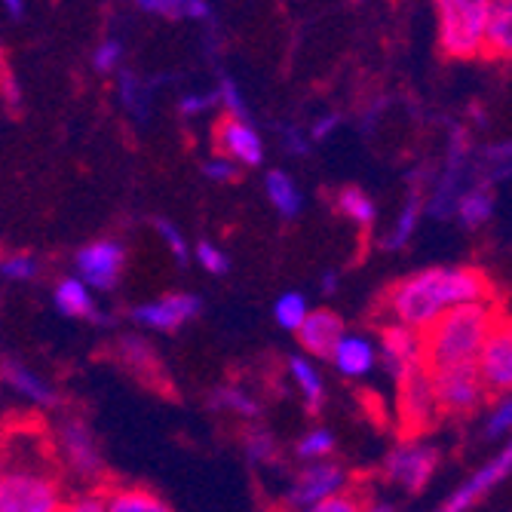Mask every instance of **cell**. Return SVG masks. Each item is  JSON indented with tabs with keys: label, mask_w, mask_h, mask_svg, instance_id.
Returning <instances> with one entry per match:
<instances>
[{
	"label": "cell",
	"mask_w": 512,
	"mask_h": 512,
	"mask_svg": "<svg viewBox=\"0 0 512 512\" xmlns=\"http://www.w3.org/2000/svg\"><path fill=\"white\" fill-rule=\"evenodd\" d=\"M120 96H123V105L129 108L132 117H138V120L148 117V96H145V89H142V80H138L132 71L120 74Z\"/></svg>",
	"instance_id": "4dcf8cb0"
},
{
	"label": "cell",
	"mask_w": 512,
	"mask_h": 512,
	"mask_svg": "<svg viewBox=\"0 0 512 512\" xmlns=\"http://www.w3.org/2000/svg\"><path fill=\"white\" fill-rule=\"evenodd\" d=\"M218 148L224 151L227 160H237L243 166H261L264 160V145L261 135L240 117H224L218 126Z\"/></svg>",
	"instance_id": "2e32d148"
},
{
	"label": "cell",
	"mask_w": 512,
	"mask_h": 512,
	"mask_svg": "<svg viewBox=\"0 0 512 512\" xmlns=\"http://www.w3.org/2000/svg\"><path fill=\"white\" fill-rule=\"evenodd\" d=\"M463 160H467V148H463V135L454 132V145H451V160H448V169H445V178L439 181V188L430 200V212L433 218H445L454 203H457V194H460V178H463Z\"/></svg>",
	"instance_id": "ac0fdd59"
},
{
	"label": "cell",
	"mask_w": 512,
	"mask_h": 512,
	"mask_svg": "<svg viewBox=\"0 0 512 512\" xmlns=\"http://www.w3.org/2000/svg\"><path fill=\"white\" fill-rule=\"evenodd\" d=\"M56 445H59L65 463L80 479H96L102 473L105 463H102L96 436H92V430L83 421H77V417H65V421L59 424Z\"/></svg>",
	"instance_id": "30bf717a"
},
{
	"label": "cell",
	"mask_w": 512,
	"mask_h": 512,
	"mask_svg": "<svg viewBox=\"0 0 512 512\" xmlns=\"http://www.w3.org/2000/svg\"><path fill=\"white\" fill-rule=\"evenodd\" d=\"M509 424H512V405H509V399H503V402L488 414V421H485V439H488V442L506 439Z\"/></svg>",
	"instance_id": "d590c367"
},
{
	"label": "cell",
	"mask_w": 512,
	"mask_h": 512,
	"mask_svg": "<svg viewBox=\"0 0 512 512\" xmlns=\"http://www.w3.org/2000/svg\"><path fill=\"white\" fill-rule=\"evenodd\" d=\"M138 7L142 10H151V13H157V7H160V0H135Z\"/></svg>",
	"instance_id": "f907efd6"
},
{
	"label": "cell",
	"mask_w": 512,
	"mask_h": 512,
	"mask_svg": "<svg viewBox=\"0 0 512 512\" xmlns=\"http://www.w3.org/2000/svg\"><path fill=\"white\" fill-rule=\"evenodd\" d=\"M203 310V301L197 295L188 292H169L160 301H148L138 304L132 310V319L145 329H157V332H175L184 322H191L197 313Z\"/></svg>",
	"instance_id": "7c38bea8"
},
{
	"label": "cell",
	"mask_w": 512,
	"mask_h": 512,
	"mask_svg": "<svg viewBox=\"0 0 512 512\" xmlns=\"http://www.w3.org/2000/svg\"><path fill=\"white\" fill-rule=\"evenodd\" d=\"M497 313L491 301L479 304H457L445 310L430 329L421 332L424 368L442 371L460 362H476L488 332L497 325Z\"/></svg>",
	"instance_id": "3957f363"
},
{
	"label": "cell",
	"mask_w": 512,
	"mask_h": 512,
	"mask_svg": "<svg viewBox=\"0 0 512 512\" xmlns=\"http://www.w3.org/2000/svg\"><path fill=\"white\" fill-rule=\"evenodd\" d=\"M4 10H7L13 19H22V13H25V0H4Z\"/></svg>",
	"instance_id": "c3c4849f"
},
{
	"label": "cell",
	"mask_w": 512,
	"mask_h": 512,
	"mask_svg": "<svg viewBox=\"0 0 512 512\" xmlns=\"http://www.w3.org/2000/svg\"><path fill=\"white\" fill-rule=\"evenodd\" d=\"M212 408L237 414V417H249V421H255V417L261 414V405L240 387H218L212 393Z\"/></svg>",
	"instance_id": "83f0119b"
},
{
	"label": "cell",
	"mask_w": 512,
	"mask_h": 512,
	"mask_svg": "<svg viewBox=\"0 0 512 512\" xmlns=\"http://www.w3.org/2000/svg\"><path fill=\"white\" fill-rule=\"evenodd\" d=\"M0 512H62L56 460L46 439L0 436Z\"/></svg>",
	"instance_id": "7a4b0ae2"
},
{
	"label": "cell",
	"mask_w": 512,
	"mask_h": 512,
	"mask_svg": "<svg viewBox=\"0 0 512 512\" xmlns=\"http://www.w3.org/2000/svg\"><path fill=\"white\" fill-rule=\"evenodd\" d=\"M488 276L473 267H433L414 273L390 289V316L396 325L424 332L451 307L491 301Z\"/></svg>",
	"instance_id": "6da1fadb"
},
{
	"label": "cell",
	"mask_w": 512,
	"mask_h": 512,
	"mask_svg": "<svg viewBox=\"0 0 512 512\" xmlns=\"http://www.w3.org/2000/svg\"><path fill=\"white\" fill-rule=\"evenodd\" d=\"M399 384V421L402 430L417 436L433 427L436 414H439V402H436V390H433V375L417 365L411 371H405L402 378H396Z\"/></svg>",
	"instance_id": "5b68a950"
},
{
	"label": "cell",
	"mask_w": 512,
	"mask_h": 512,
	"mask_svg": "<svg viewBox=\"0 0 512 512\" xmlns=\"http://www.w3.org/2000/svg\"><path fill=\"white\" fill-rule=\"evenodd\" d=\"M289 371H292V378H295V384H298V390L304 396L307 411L316 414L322 408V402H325V387H322V378H319L316 365L310 359H304V356H292L289 359Z\"/></svg>",
	"instance_id": "d4e9b609"
},
{
	"label": "cell",
	"mask_w": 512,
	"mask_h": 512,
	"mask_svg": "<svg viewBox=\"0 0 512 512\" xmlns=\"http://www.w3.org/2000/svg\"><path fill=\"white\" fill-rule=\"evenodd\" d=\"M421 215H424V206H421V197L417 194H411L408 197V203H405V209H402V215H399V221H396V227L390 230V237H387V249H399V246H405L408 240H411V234H414V227H417V221H421Z\"/></svg>",
	"instance_id": "f546056e"
},
{
	"label": "cell",
	"mask_w": 512,
	"mask_h": 512,
	"mask_svg": "<svg viewBox=\"0 0 512 512\" xmlns=\"http://www.w3.org/2000/svg\"><path fill=\"white\" fill-rule=\"evenodd\" d=\"M433 375V390H436V402L439 411H451V414H470L485 402V384L479 378L476 362H460L442 371H430Z\"/></svg>",
	"instance_id": "8992f818"
},
{
	"label": "cell",
	"mask_w": 512,
	"mask_h": 512,
	"mask_svg": "<svg viewBox=\"0 0 512 512\" xmlns=\"http://www.w3.org/2000/svg\"><path fill=\"white\" fill-rule=\"evenodd\" d=\"M74 264L80 273L77 276L80 283H86L89 289H99V292H111L123 273L126 252L117 240H96L77 252Z\"/></svg>",
	"instance_id": "9c48e42d"
},
{
	"label": "cell",
	"mask_w": 512,
	"mask_h": 512,
	"mask_svg": "<svg viewBox=\"0 0 512 512\" xmlns=\"http://www.w3.org/2000/svg\"><path fill=\"white\" fill-rule=\"evenodd\" d=\"M454 212H457V218H460L463 227H470V230L473 227H482L494 215V197H491L488 188H482V184H479V188H470V191H463L457 197Z\"/></svg>",
	"instance_id": "603a6c76"
},
{
	"label": "cell",
	"mask_w": 512,
	"mask_h": 512,
	"mask_svg": "<svg viewBox=\"0 0 512 512\" xmlns=\"http://www.w3.org/2000/svg\"><path fill=\"white\" fill-rule=\"evenodd\" d=\"M332 362L338 365V371L344 378H362V375H368L371 368H375L378 350L362 335H344L338 341V347L332 350Z\"/></svg>",
	"instance_id": "e0dca14e"
},
{
	"label": "cell",
	"mask_w": 512,
	"mask_h": 512,
	"mask_svg": "<svg viewBox=\"0 0 512 512\" xmlns=\"http://www.w3.org/2000/svg\"><path fill=\"white\" fill-rule=\"evenodd\" d=\"M215 102H218L215 96H184L178 108H181V114H188V117H191V114H200V111L212 108Z\"/></svg>",
	"instance_id": "ee69618b"
},
{
	"label": "cell",
	"mask_w": 512,
	"mask_h": 512,
	"mask_svg": "<svg viewBox=\"0 0 512 512\" xmlns=\"http://www.w3.org/2000/svg\"><path fill=\"white\" fill-rule=\"evenodd\" d=\"M359 512H399V509L387 500H368V503H362Z\"/></svg>",
	"instance_id": "f6af8a7d"
},
{
	"label": "cell",
	"mask_w": 512,
	"mask_h": 512,
	"mask_svg": "<svg viewBox=\"0 0 512 512\" xmlns=\"http://www.w3.org/2000/svg\"><path fill=\"white\" fill-rule=\"evenodd\" d=\"M482 50L488 56H500V59H506L512 53V7H491L488 10Z\"/></svg>",
	"instance_id": "44dd1931"
},
{
	"label": "cell",
	"mask_w": 512,
	"mask_h": 512,
	"mask_svg": "<svg viewBox=\"0 0 512 512\" xmlns=\"http://www.w3.org/2000/svg\"><path fill=\"white\" fill-rule=\"evenodd\" d=\"M215 99L224 105V111H227V117H246V102H243V92H240V86L234 83V80H221V86H218V92H215Z\"/></svg>",
	"instance_id": "836d02e7"
},
{
	"label": "cell",
	"mask_w": 512,
	"mask_h": 512,
	"mask_svg": "<svg viewBox=\"0 0 512 512\" xmlns=\"http://www.w3.org/2000/svg\"><path fill=\"white\" fill-rule=\"evenodd\" d=\"M338 126V117H325V120H319L316 126H313V138H322V135H329L332 129Z\"/></svg>",
	"instance_id": "bcb514c9"
},
{
	"label": "cell",
	"mask_w": 512,
	"mask_h": 512,
	"mask_svg": "<svg viewBox=\"0 0 512 512\" xmlns=\"http://www.w3.org/2000/svg\"><path fill=\"white\" fill-rule=\"evenodd\" d=\"M264 191H267V200L273 203V209L286 218H295L301 212V191L298 184L286 175V172H270L264 178Z\"/></svg>",
	"instance_id": "cb8c5ba5"
},
{
	"label": "cell",
	"mask_w": 512,
	"mask_h": 512,
	"mask_svg": "<svg viewBox=\"0 0 512 512\" xmlns=\"http://www.w3.org/2000/svg\"><path fill=\"white\" fill-rule=\"evenodd\" d=\"M338 209H341L344 218H350L362 230H368L371 224H375V218H378V206L371 203V197L362 194L359 188H344L341 197H338Z\"/></svg>",
	"instance_id": "484cf974"
},
{
	"label": "cell",
	"mask_w": 512,
	"mask_h": 512,
	"mask_svg": "<svg viewBox=\"0 0 512 512\" xmlns=\"http://www.w3.org/2000/svg\"><path fill=\"white\" fill-rule=\"evenodd\" d=\"M322 289H325V295H335L338 292V276L335 273H325L322 276Z\"/></svg>",
	"instance_id": "681fc988"
},
{
	"label": "cell",
	"mask_w": 512,
	"mask_h": 512,
	"mask_svg": "<svg viewBox=\"0 0 512 512\" xmlns=\"http://www.w3.org/2000/svg\"><path fill=\"white\" fill-rule=\"evenodd\" d=\"M359 509H362V497H359V494L341 491V494H335V497H329V500H322V503H316V506H310V509H304V512H359Z\"/></svg>",
	"instance_id": "8d00e7d4"
},
{
	"label": "cell",
	"mask_w": 512,
	"mask_h": 512,
	"mask_svg": "<svg viewBox=\"0 0 512 512\" xmlns=\"http://www.w3.org/2000/svg\"><path fill=\"white\" fill-rule=\"evenodd\" d=\"M102 497L105 512H172V506L148 488H111Z\"/></svg>",
	"instance_id": "ffe728a7"
},
{
	"label": "cell",
	"mask_w": 512,
	"mask_h": 512,
	"mask_svg": "<svg viewBox=\"0 0 512 512\" xmlns=\"http://www.w3.org/2000/svg\"><path fill=\"white\" fill-rule=\"evenodd\" d=\"M197 261H200V264H203V270H209L212 276H221V273H227V270H230L227 255H224L221 249H215L212 243H200V246H197Z\"/></svg>",
	"instance_id": "f35d334b"
},
{
	"label": "cell",
	"mask_w": 512,
	"mask_h": 512,
	"mask_svg": "<svg viewBox=\"0 0 512 512\" xmlns=\"http://www.w3.org/2000/svg\"><path fill=\"white\" fill-rule=\"evenodd\" d=\"M184 4V0H160V7H157V13H163V16H178V7Z\"/></svg>",
	"instance_id": "7dc6e473"
},
{
	"label": "cell",
	"mask_w": 512,
	"mask_h": 512,
	"mask_svg": "<svg viewBox=\"0 0 512 512\" xmlns=\"http://www.w3.org/2000/svg\"><path fill=\"white\" fill-rule=\"evenodd\" d=\"M344 319L335 310H310L298 325L301 347L316 359H332V350L344 338Z\"/></svg>",
	"instance_id": "9a60e30c"
},
{
	"label": "cell",
	"mask_w": 512,
	"mask_h": 512,
	"mask_svg": "<svg viewBox=\"0 0 512 512\" xmlns=\"http://www.w3.org/2000/svg\"><path fill=\"white\" fill-rule=\"evenodd\" d=\"M0 92H4V99H7L10 105H19V102H22V89H19L16 77L10 74V68H7V65L0 68Z\"/></svg>",
	"instance_id": "7bdbcfd3"
},
{
	"label": "cell",
	"mask_w": 512,
	"mask_h": 512,
	"mask_svg": "<svg viewBox=\"0 0 512 512\" xmlns=\"http://www.w3.org/2000/svg\"><path fill=\"white\" fill-rule=\"evenodd\" d=\"M344 485H347V473L338 467V463H329V460L322 463V460H316V463H310V467H304L298 473V479L292 482L289 503L304 512V509H310V506H316L322 500L341 494Z\"/></svg>",
	"instance_id": "8fae6325"
},
{
	"label": "cell",
	"mask_w": 512,
	"mask_h": 512,
	"mask_svg": "<svg viewBox=\"0 0 512 512\" xmlns=\"http://www.w3.org/2000/svg\"><path fill=\"white\" fill-rule=\"evenodd\" d=\"M381 365L390 371L393 378H402L405 371L424 365V347H421V332L405 329V325H387L381 332V350H378Z\"/></svg>",
	"instance_id": "5bb4252c"
},
{
	"label": "cell",
	"mask_w": 512,
	"mask_h": 512,
	"mask_svg": "<svg viewBox=\"0 0 512 512\" xmlns=\"http://www.w3.org/2000/svg\"><path fill=\"white\" fill-rule=\"evenodd\" d=\"M120 56H123V46L120 40H105L99 50H96V59H92V65H96V71H114L120 65Z\"/></svg>",
	"instance_id": "ab89813d"
},
{
	"label": "cell",
	"mask_w": 512,
	"mask_h": 512,
	"mask_svg": "<svg viewBox=\"0 0 512 512\" xmlns=\"http://www.w3.org/2000/svg\"><path fill=\"white\" fill-rule=\"evenodd\" d=\"M246 457L252 463H273L276 460V439L267 430H252L246 433Z\"/></svg>",
	"instance_id": "d6a6232c"
},
{
	"label": "cell",
	"mask_w": 512,
	"mask_h": 512,
	"mask_svg": "<svg viewBox=\"0 0 512 512\" xmlns=\"http://www.w3.org/2000/svg\"><path fill=\"white\" fill-rule=\"evenodd\" d=\"M0 68H4V46H0Z\"/></svg>",
	"instance_id": "f5cc1de1"
},
{
	"label": "cell",
	"mask_w": 512,
	"mask_h": 512,
	"mask_svg": "<svg viewBox=\"0 0 512 512\" xmlns=\"http://www.w3.org/2000/svg\"><path fill=\"white\" fill-rule=\"evenodd\" d=\"M479 378L485 390L494 393H509L512 387V332H509V319L500 316L497 325L488 332L479 356H476Z\"/></svg>",
	"instance_id": "ba28073f"
},
{
	"label": "cell",
	"mask_w": 512,
	"mask_h": 512,
	"mask_svg": "<svg viewBox=\"0 0 512 512\" xmlns=\"http://www.w3.org/2000/svg\"><path fill=\"white\" fill-rule=\"evenodd\" d=\"M335 451V436H332V430H313V433H307L301 442H298V457L301 460H307V463H316V460H325Z\"/></svg>",
	"instance_id": "1f68e13d"
},
{
	"label": "cell",
	"mask_w": 512,
	"mask_h": 512,
	"mask_svg": "<svg viewBox=\"0 0 512 512\" xmlns=\"http://www.w3.org/2000/svg\"><path fill=\"white\" fill-rule=\"evenodd\" d=\"M488 7H512V0H485Z\"/></svg>",
	"instance_id": "816d5d0a"
},
{
	"label": "cell",
	"mask_w": 512,
	"mask_h": 512,
	"mask_svg": "<svg viewBox=\"0 0 512 512\" xmlns=\"http://www.w3.org/2000/svg\"><path fill=\"white\" fill-rule=\"evenodd\" d=\"M62 512H105L102 494H80L68 503H62Z\"/></svg>",
	"instance_id": "60d3db41"
},
{
	"label": "cell",
	"mask_w": 512,
	"mask_h": 512,
	"mask_svg": "<svg viewBox=\"0 0 512 512\" xmlns=\"http://www.w3.org/2000/svg\"><path fill=\"white\" fill-rule=\"evenodd\" d=\"M436 467H439V451H436L433 445H424V442H402V445H396V448L387 454V460H384V476H387L393 485H399V488L417 494V491H424V488L430 485Z\"/></svg>",
	"instance_id": "52a82bcc"
},
{
	"label": "cell",
	"mask_w": 512,
	"mask_h": 512,
	"mask_svg": "<svg viewBox=\"0 0 512 512\" xmlns=\"http://www.w3.org/2000/svg\"><path fill=\"white\" fill-rule=\"evenodd\" d=\"M120 356L129 368H135L138 375H145V378H154L157 371H160V359L154 353V347L142 338H123L120 341Z\"/></svg>",
	"instance_id": "4316f807"
},
{
	"label": "cell",
	"mask_w": 512,
	"mask_h": 512,
	"mask_svg": "<svg viewBox=\"0 0 512 512\" xmlns=\"http://www.w3.org/2000/svg\"><path fill=\"white\" fill-rule=\"evenodd\" d=\"M307 313H310V304L301 292H286V295H279L273 304V316L286 332H298V325L304 322Z\"/></svg>",
	"instance_id": "f1b7e54d"
},
{
	"label": "cell",
	"mask_w": 512,
	"mask_h": 512,
	"mask_svg": "<svg viewBox=\"0 0 512 512\" xmlns=\"http://www.w3.org/2000/svg\"><path fill=\"white\" fill-rule=\"evenodd\" d=\"M509 467H512V451L503 448L494 460H488L482 470H476L467 482H463L436 512H470L491 488H497L509 476Z\"/></svg>",
	"instance_id": "4fadbf2b"
},
{
	"label": "cell",
	"mask_w": 512,
	"mask_h": 512,
	"mask_svg": "<svg viewBox=\"0 0 512 512\" xmlns=\"http://www.w3.org/2000/svg\"><path fill=\"white\" fill-rule=\"evenodd\" d=\"M0 378H7V384H10L16 393H22L25 399H31L34 405L50 408V405L59 402L56 390H53L50 384H46L40 375H34L31 368H25L22 362H16V359H10V362L4 365V371H0Z\"/></svg>",
	"instance_id": "d6986e66"
},
{
	"label": "cell",
	"mask_w": 512,
	"mask_h": 512,
	"mask_svg": "<svg viewBox=\"0 0 512 512\" xmlns=\"http://www.w3.org/2000/svg\"><path fill=\"white\" fill-rule=\"evenodd\" d=\"M56 307L65 316L74 319H96V304H92V292L86 283H80L77 276H68L56 286Z\"/></svg>",
	"instance_id": "7402d4cb"
},
{
	"label": "cell",
	"mask_w": 512,
	"mask_h": 512,
	"mask_svg": "<svg viewBox=\"0 0 512 512\" xmlns=\"http://www.w3.org/2000/svg\"><path fill=\"white\" fill-rule=\"evenodd\" d=\"M203 175L206 178H212V181H230L237 175V166H234V160H227V157H221V160H209L206 166H203Z\"/></svg>",
	"instance_id": "b9f144b4"
},
{
	"label": "cell",
	"mask_w": 512,
	"mask_h": 512,
	"mask_svg": "<svg viewBox=\"0 0 512 512\" xmlns=\"http://www.w3.org/2000/svg\"><path fill=\"white\" fill-rule=\"evenodd\" d=\"M488 10L485 0H436L442 50L454 59L479 56Z\"/></svg>",
	"instance_id": "277c9868"
},
{
	"label": "cell",
	"mask_w": 512,
	"mask_h": 512,
	"mask_svg": "<svg viewBox=\"0 0 512 512\" xmlns=\"http://www.w3.org/2000/svg\"><path fill=\"white\" fill-rule=\"evenodd\" d=\"M0 273H4L7 279L22 283V279H31L37 273V261L31 255H10L4 264H0Z\"/></svg>",
	"instance_id": "74e56055"
},
{
	"label": "cell",
	"mask_w": 512,
	"mask_h": 512,
	"mask_svg": "<svg viewBox=\"0 0 512 512\" xmlns=\"http://www.w3.org/2000/svg\"><path fill=\"white\" fill-rule=\"evenodd\" d=\"M157 234L163 237V243L169 246V252H172V258L178 261V264H188V258H191V252H188V243H184V234L181 230L172 224V221H157Z\"/></svg>",
	"instance_id": "e575fe53"
}]
</instances>
